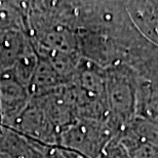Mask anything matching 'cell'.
<instances>
[{
    "label": "cell",
    "instance_id": "1",
    "mask_svg": "<svg viewBox=\"0 0 158 158\" xmlns=\"http://www.w3.org/2000/svg\"><path fill=\"white\" fill-rule=\"evenodd\" d=\"M109 126L103 120L79 119L62 131L59 147L87 158H101L109 143Z\"/></svg>",
    "mask_w": 158,
    "mask_h": 158
},
{
    "label": "cell",
    "instance_id": "2",
    "mask_svg": "<svg viewBox=\"0 0 158 158\" xmlns=\"http://www.w3.org/2000/svg\"><path fill=\"white\" fill-rule=\"evenodd\" d=\"M9 128L31 141L48 146H59L61 131L32 101Z\"/></svg>",
    "mask_w": 158,
    "mask_h": 158
},
{
    "label": "cell",
    "instance_id": "3",
    "mask_svg": "<svg viewBox=\"0 0 158 158\" xmlns=\"http://www.w3.org/2000/svg\"><path fill=\"white\" fill-rule=\"evenodd\" d=\"M31 101L29 89L17 80L10 70L0 72V123L9 128Z\"/></svg>",
    "mask_w": 158,
    "mask_h": 158
},
{
    "label": "cell",
    "instance_id": "4",
    "mask_svg": "<svg viewBox=\"0 0 158 158\" xmlns=\"http://www.w3.org/2000/svg\"><path fill=\"white\" fill-rule=\"evenodd\" d=\"M31 45L32 41L26 33L0 31V72L10 70Z\"/></svg>",
    "mask_w": 158,
    "mask_h": 158
},
{
    "label": "cell",
    "instance_id": "5",
    "mask_svg": "<svg viewBox=\"0 0 158 158\" xmlns=\"http://www.w3.org/2000/svg\"><path fill=\"white\" fill-rule=\"evenodd\" d=\"M29 1H0V31H19L28 35Z\"/></svg>",
    "mask_w": 158,
    "mask_h": 158
},
{
    "label": "cell",
    "instance_id": "6",
    "mask_svg": "<svg viewBox=\"0 0 158 158\" xmlns=\"http://www.w3.org/2000/svg\"><path fill=\"white\" fill-rule=\"evenodd\" d=\"M2 131H3V126L0 124V135H2Z\"/></svg>",
    "mask_w": 158,
    "mask_h": 158
}]
</instances>
